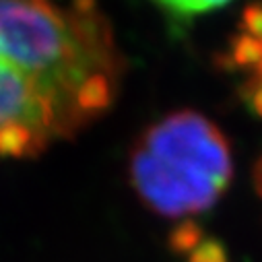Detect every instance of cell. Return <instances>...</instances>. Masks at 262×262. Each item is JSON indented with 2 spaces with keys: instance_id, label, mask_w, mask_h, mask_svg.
<instances>
[{
  "instance_id": "6da1fadb",
  "label": "cell",
  "mask_w": 262,
  "mask_h": 262,
  "mask_svg": "<svg viewBox=\"0 0 262 262\" xmlns=\"http://www.w3.org/2000/svg\"><path fill=\"white\" fill-rule=\"evenodd\" d=\"M120 73L93 0H0V155L29 157L114 99Z\"/></svg>"
},
{
  "instance_id": "7a4b0ae2",
  "label": "cell",
  "mask_w": 262,
  "mask_h": 262,
  "mask_svg": "<svg viewBox=\"0 0 262 262\" xmlns=\"http://www.w3.org/2000/svg\"><path fill=\"white\" fill-rule=\"evenodd\" d=\"M133 184L159 215L188 217L209 209L231 180V153L221 130L196 112L153 124L133 151Z\"/></svg>"
},
{
  "instance_id": "3957f363",
  "label": "cell",
  "mask_w": 262,
  "mask_h": 262,
  "mask_svg": "<svg viewBox=\"0 0 262 262\" xmlns=\"http://www.w3.org/2000/svg\"><path fill=\"white\" fill-rule=\"evenodd\" d=\"M153 3L161 5L169 13L182 15V17H194V15H203L215 9L225 7L231 0H153Z\"/></svg>"
},
{
  "instance_id": "277c9868",
  "label": "cell",
  "mask_w": 262,
  "mask_h": 262,
  "mask_svg": "<svg viewBox=\"0 0 262 262\" xmlns=\"http://www.w3.org/2000/svg\"><path fill=\"white\" fill-rule=\"evenodd\" d=\"M190 262H227V258L221 246H217L215 242H205L194 248Z\"/></svg>"
},
{
  "instance_id": "5b68a950",
  "label": "cell",
  "mask_w": 262,
  "mask_h": 262,
  "mask_svg": "<svg viewBox=\"0 0 262 262\" xmlns=\"http://www.w3.org/2000/svg\"><path fill=\"white\" fill-rule=\"evenodd\" d=\"M246 27H248V35L262 43V9H258V7L248 9V13H246Z\"/></svg>"
},
{
  "instance_id": "8992f818",
  "label": "cell",
  "mask_w": 262,
  "mask_h": 262,
  "mask_svg": "<svg viewBox=\"0 0 262 262\" xmlns=\"http://www.w3.org/2000/svg\"><path fill=\"white\" fill-rule=\"evenodd\" d=\"M252 101H254V105H256V110L262 114V83L256 87V91H254V97H252Z\"/></svg>"
},
{
  "instance_id": "52a82bcc",
  "label": "cell",
  "mask_w": 262,
  "mask_h": 262,
  "mask_svg": "<svg viewBox=\"0 0 262 262\" xmlns=\"http://www.w3.org/2000/svg\"><path fill=\"white\" fill-rule=\"evenodd\" d=\"M256 188H258V192L262 196V159H260V163L256 167Z\"/></svg>"
}]
</instances>
